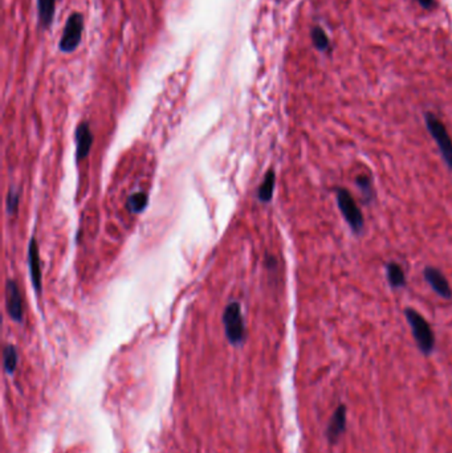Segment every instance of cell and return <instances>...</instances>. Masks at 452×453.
<instances>
[{
	"instance_id": "obj_1",
	"label": "cell",
	"mask_w": 452,
	"mask_h": 453,
	"mask_svg": "<svg viewBox=\"0 0 452 453\" xmlns=\"http://www.w3.org/2000/svg\"><path fill=\"white\" fill-rule=\"evenodd\" d=\"M405 317L412 328L414 339L419 352L423 355L431 354L435 347V335L431 325L426 321L423 315L413 308L405 309Z\"/></svg>"
},
{
	"instance_id": "obj_2",
	"label": "cell",
	"mask_w": 452,
	"mask_h": 453,
	"mask_svg": "<svg viewBox=\"0 0 452 453\" xmlns=\"http://www.w3.org/2000/svg\"><path fill=\"white\" fill-rule=\"evenodd\" d=\"M335 199H337V206L340 208V212L342 214L345 221L349 224V227L352 228L354 234H357V235L362 234V231L365 228V220H364L362 211L359 210V207L357 206V203L354 200L353 195L346 188L338 187L335 190Z\"/></svg>"
},
{
	"instance_id": "obj_3",
	"label": "cell",
	"mask_w": 452,
	"mask_h": 453,
	"mask_svg": "<svg viewBox=\"0 0 452 453\" xmlns=\"http://www.w3.org/2000/svg\"><path fill=\"white\" fill-rule=\"evenodd\" d=\"M223 326L227 339L231 345L239 346L246 339V323L241 315L239 302H231L227 305L223 313Z\"/></svg>"
},
{
	"instance_id": "obj_4",
	"label": "cell",
	"mask_w": 452,
	"mask_h": 453,
	"mask_svg": "<svg viewBox=\"0 0 452 453\" xmlns=\"http://www.w3.org/2000/svg\"><path fill=\"white\" fill-rule=\"evenodd\" d=\"M425 122H426V127H427L430 136L435 140L447 167L452 171V139L444 123L436 116H433V113L425 114Z\"/></svg>"
},
{
	"instance_id": "obj_5",
	"label": "cell",
	"mask_w": 452,
	"mask_h": 453,
	"mask_svg": "<svg viewBox=\"0 0 452 453\" xmlns=\"http://www.w3.org/2000/svg\"><path fill=\"white\" fill-rule=\"evenodd\" d=\"M82 29H84V18L79 12L72 14L65 24L62 36L60 40L59 48L61 52L71 53L78 49L80 41L82 38Z\"/></svg>"
},
{
	"instance_id": "obj_6",
	"label": "cell",
	"mask_w": 452,
	"mask_h": 453,
	"mask_svg": "<svg viewBox=\"0 0 452 453\" xmlns=\"http://www.w3.org/2000/svg\"><path fill=\"white\" fill-rule=\"evenodd\" d=\"M5 305L7 312L15 322H23L24 308L20 295L19 285L14 280H8L5 284Z\"/></svg>"
},
{
	"instance_id": "obj_7",
	"label": "cell",
	"mask_w": 452,
	"mask_h": 453,
	"mask_svg": "<svg viewBox=\"0 0 452 453\" xmlns=\"http://www.w3.org/2000/svg\"><path fill=\"white\" fill-rule=\"evenodd\" d=\"M423 276H425V280L433 288V292L438 296L442 297L444 299H451V285L449 284L447 278L442 273L440 269H438L435 267H426L425 272H423Z\"/></svg>"
},
{
	"instance_id": "obj_8",
	"label": "cell",
	"mask_w": 452,
	"mask_h": 453,
	"mask_svg": "<svg viewBox=\"0 0 452 453\" xmlns=\"http://www.w3.org/2000/svg\"><path fill=\"white\" fill-rule=\"evenodd\" d=\"M346 417L348 408L345 404H340L331 417V421L326 427V439L331 444H335L338 439L346 431Z\"/></svg>"
},
{
	"instance_id": "obj_9",
	"label": "cell",
	"mask_w": 452,
	"mask_h": 453,
	"mask_svg": "<svg viewBox=\"0 0 452 453\" xmlns=\"http://www.w3.org/2000/svg\"><path fill=\"white\" fill-rule=\"evenodd\" d=\"M92 145H93V134L91 132L89 123L81 122L76 130V159H78V162L88 157Z\"/></svg>"
},
{
	"instance_id": "obj_10",
	"label": "cell",
	"mask_w": 452,
	"mask_h": 453,
	"mask_svg": "<svg viewBox=\"0 0 452 453\" xmlns=\"http://www.w3.org/2000/svg\"><path fill=\"white\" fill-rule=\"evenodd\" d=\"M28 265L32 284L35 286V291L39 293L41 291V271H40V257L38 243L35 238H31L29 248H28Z\"/></svg>"
},
{
	"instance_id": "obj_11",
	"label": "cell",
	"mask_w": 452,
	"mask_h": 453,
	"mask_svg": "<svg viewBox=\"0 0 452 453\" xmlns=\"http://www.w3.org/2000/svg\"><path fill=\"white\" fill-rule=\"evenodd\" d=\"M386 277H388V281H389L390 286L394 289L405 288L406 284H407L405 271L402 269V267L398 262H394V261H390L386 265Z\"/></svg>"
},
{
	"instance_id": "obj_12",
	"label": "cell",
	"mask_w": 452,
	"mask_h": 453,
	"mask_svg": "<svg viewBox=\"0 0 452 453\" xmlns=\"http://www.w3.org/2000/svg\"><path fill=\"white\" fill-rule=\"evenodd\" d=\"M56 0H38V14L39 23L43 28H48L52 24L55 16Z\"/></svg>"
},
{
	"instance_id": "obj_13",
	"label": "cell",
	"mask_w": 452,
	"mask_h": 453,
	"mask_svg": "<svg viewBox=\"0 0 452 453\" xmlns=\"http://www.w3.org/2000/svg\"><path fill=\"white\" fill-rule=\"evenodd\" d=\"M276 175L274 170H270L265 177L263 179L259 191H257V197L259 200L267 203L270 201L272 197H274V191H275Z\"/></svg>"
},
{
	"instance_id": "obj_14",
	"label": "cell",
	"mask_w": 452,
	"mask_h": 453,
	"mask_svg": "<svg viewBox=\"0 0 452 453\" xmlns=\"http://www.w3.org/2000/svg\"><path fill=\"white\" fill-rule=\"evenodd\" d=\"M355 184H357L358 190L361 191V194H362V197H364L366 203L373 201L375 193H374L372 177H369L368 174H361V175L355 177Z\"/></svg>"
},
{
	"instance_id": "obj_15",
	"label": "cell",
	"mask_w": 452,
	"mask_h": 453,
	"mask_svg": "<svg viewBox=\"0 0 452 453\" xmlns=\"http://www.w3.org/2000/svg\"><path fill=\"white\" fill-rule=\"evenodd\" d=\"M18 352L12 345H7L3 352V365L7 374H14L18 366Z\"/></svg>"
},
{
	"instance_id": "obj_16",
	"label": "cell",
	"mask_w": 452,
	"mask_h": 453,
	"mask_svg": "<svg viewBox=\"0 0 452 453\" xmlns=\"http://www.w3.org/2000/svg\"><path fill=\"white\" fill-rule=\"evenodd\" d=\"M149 203V197L145 193H134L128 199V208L132 214H141Z\"/></svg>"
},
{
	"instance_id": "obj_17",
	"label": "cell",
	"mask_w": 452,
	"mask_h": 453,
	"mask_svg": "<svg viewBox=\"0 0 452 453\" xmlns=\"http://www.w3.org/2000/svg\"><path fill=\"white\" fill-rule=\"evenodd\" d=\"M312 41L318 51H326L329 48V39L325 31L320 27H315L312 29Z\"/></svg>"
},
{
	"instance_id": "obj_18",
	"label": "cell",
	"mask_w": 452,
	"mask_h": 453,
	"mask_svg": "<svg viewBox=\"0 0 452 453\" xmlns=\"http://www.w3.org/2000/svg\"><path fill=\"white\" fill-rule=\"evenodd\" d=\"M20 201V193L18 190L15 188H11L8 195H7V212L10 215H15L16 211H18V207H19Z\"/></svg>"
},
{
	"instance_id": "obj_19",
	"label": "cell",
	"mask_w": 452,
	"mask_h": 453,
	"mask_svg": "<svg viewBox=\"0 0 452 453\" xmlns=\"http://www.w3.org/2000/svg\"><path fill=\"white\" fill-rule=\"evenodd\" d=\"M418 3H419L423 8H426V10H431L433 7V4H435L433 0H418Z\"/></svg>"
}]
</instances>
